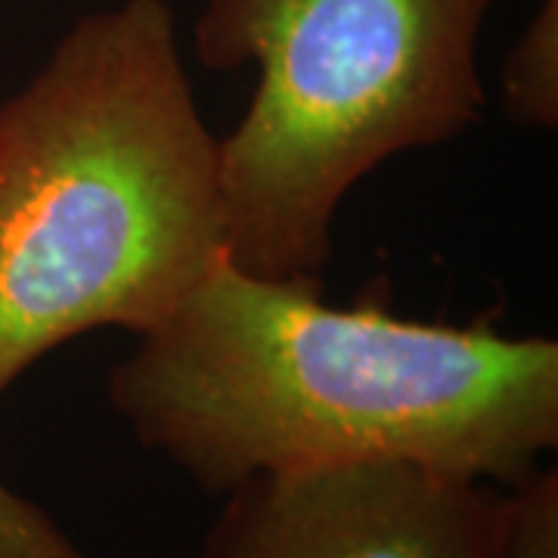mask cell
<instances>
[{"mask_svg": "<svg viewBox=\"0 0 558 558\" xmlns=\"http://www.w3.org/2000/svg\"><path fill=\"white\" fill-rule=\"evenodd\" d=\"M223 497L202 558H502L497 487L416 462L264 472Z\"/></svg>", "mask_w": 558, "mask_h": 558, "instance_id": "obj_4", "label": "cell"}, {"mask_svg": "<svg viewBox=\"0 0 558 558\" xmlns=\"http://www.w3.org/2000/svg\"><path fill=\"white\" fill-rule=\"evenodd\" d=\"M502 109L524 128H558V0H539L502 65Z\"/></svg>", "mask_w": 558, "mask_h": 558, "instance_id": "obj_5", "label": "cell"}, {"mask_svg": "<svg viewBox=\"0 0 558 558\" xmlns=\"http://www.w3.org/2000/svg\"><path fill=\"white\" fill-rule=\"evenodd\" d=\"M223 255L218 134L171 3L81 16L0 106V398L65 341L146 336Z\"/></svg>", "mask_w": 558, "mask_h": 558, "instance_id": "obj_2", "label": "cell"}, {"mask_svg": "<svg viewBox=\"0 0 558 558\" xmlns=\"http://www.w3.org/2000/svg\"><path fill=\"white\" fill-rule=\"evenodd\" d=\"M109 373L134 438L208 494L398 459L519 484L558 444V341L336 307L223 258Z\"/></svg>", "mask_w": 558, "mask_h": 558, "instance_id": "obj_1", "label": "cell"}, {"mask_svg": "<svg viewBox=\"0 0 558 558\" xmlns=\"http://www.w3.org/2000/svg\"><path fill=\"white\" fill-rule=\"evenodd\" d=\"M0 558H90L38 502L0 481Z\"/></svg>", "mask_w": 558, "mask_h": 558, "instance_id": "obj_7", "label": "cell"}, {"mask_svg": "<svg viewBox=\"0 0 558 558\" xmlns=\"http://www.w3.org/2000/svg\"><path fill=\"white\" fill-rule=\"evenodd\" d=\"M502 558H558L556 469H534L502 494Z\"/></svg>", "mask_w": 558, "mask_h": 558, "instance_id": "obj_6", "label": "cell"}, {"mask_svg": "<svg viewBox=\"0 0 558 558\" xmlns=\"http://www.w3.org/2000/svg\"><path fill=\"white\" fill-rule=\"evenodd\" d=\"M497 0H202V65L258 69L218 137L227 258L317 279L344 196L379 165L450 143L484 116L478 50Z\"/></svg>", "mask_w": 558, "mask_h": 558, "instance_id": "obj_3", "label": "cell"}]
</instances>
